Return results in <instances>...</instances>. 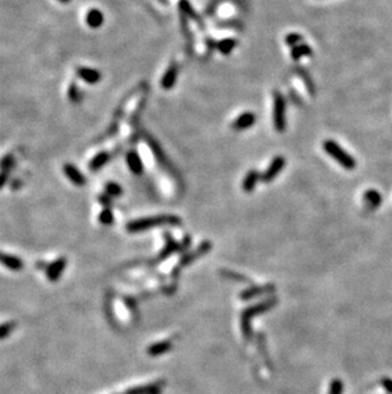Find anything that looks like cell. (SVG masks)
<instances>
[{"mask_svg": "<svg viewBox=\"0 0 392 394\" xmlns=\"http://www.w3.org/2000/svg\"><path fill=\"white\" fill-rule=\"evenodd\" d=\"M180 9H181V12L185 14V16H187L188 18H192L194 20L201 23L200 17L196 14V12H195L194 8L191 7V4L188 3L187 0H181V1H180Z\"/></svg>", "mask_w": 392, "mask_h": 394, "instance_id": "obj_19", "label": "cell"}, {"mask_svg": "<svg viewBox=\"0 0 392 394\" xmlns=\"http://www.w3.org/2000/svg\"><path fill=\"white\" fill-rule=\"evenodd\" d=\"M76 76L86 83H89V84H97L102 78V74L99 73V70L88 68V66L76 68Z\"/></svg>", "mask_w": 392, "mask_h": 394, "instance_id": "obj_7", "label": "cell"}, {"mask_svg": "<svg viewBox=\"0 0 392 394\" xmlns=\"http://www.w3.org/2000/svg\"><path fill=\"white\" fill-rule=\"evenodd\" d=\"M302 40H303V36L299 35V33H289V35L285 36V43L293 47L297 46V45H299Z\"/></svg>", "mask_w": 392, "mask_h": 394, "instance_id": "obj_26", "label": "cell"}, {"mask_svg": "<svg viewBox=\"0 0 392 394\" xmlns=\"http://www.w3.org/2000/svg\"><path fill=\"white\" fill-rule=\"evenodd\" d=\"M343 392V383L340 380H335L331 384V391H330V394H341Z\"/></svg>", "mask_w": 392, "mask_h": 394, "instance_id": "obj_27", "label": "cell"}, {"mask_svg": "<svg viewBox=\"0 0 392 394\" xmlns=\"http://www.w3.org/2000/svg\"><path fill=\"white\" fill-rule=\"evenodd\" d=\"M181 223V219L177 216H155V217H147V218L134 219L129 222L126 230L129 232H139L144 230L159 227V226H177Z\"/></svg>", "mask_w": 392, "mask_h": 394, "instance_id": "obj_1", "label": "cell"}, {"mask_svg": "<svg viewBox=\"0 0 392 394\" xmlns=\"http://www.w3.org/2000/svg\"><path fill=\"white\" fill-rule=\"evenodd\" d=\"M285 166V158L281 156H278L271 161V163L269 165V167L266 169L262 175H261V180L264 182H270L271 180H274L281 173V170L284 169Z\"/></svg>", "mask_w": 392, "mask_h": 394, "instance_id": "obj_5", "label": "cell"}, {"mask_svg": "<svg viewBox=\"0 0 392 394\" xmlns=\"http://www.w3.org/2000/svg\"><path fill=\"white\" fill-rule=\"evenodd\" d=\"M382 384H383V387L387 389V391L391 392L392 393V380H390V379H383Z\"/></svg>", "mask_w": 392, "mask_h": 394, "instance_id": "obj_30", "label": "cell"}, {"mask_svg": "<svg viewBox=\"0 0 392 394\" xmlns=\"http://www.w3.org/2000/svg\"><path fill=\"white\" fill-rule=\"evenodd\" d=\"M63 171L65 174V176L68 179L72 181V184H74L75 186H83L86 185L87 182V177L80 173V170L78 167H75L72 163H65L63 166Z\"/></svg>", "mask_w": 392, "mask_h": 394, "instance_id": "obj_6", "label": "cell"}, {"mask_svg": "<svg viewBox=\"0 0 392 394\" xmlns=\"http://www.w3.org/2000/svg\"><path fill=\"white\" fill-rule=\"evenodd\" d=\"M274 126L277 132L283 133L287 126L285 120V99L280 92L274 93V109H273Z\"/></svg>", "mask_w": 392, "mask_h": 394, "instance_id": "obj_3", "label": "cell"}, {"mask_svg": "<svg viewBox=\"0 0 392 394\" xmlns=\"http://www.w3.org/2000/svg\"><path fill=\"white\" fill-rule=\"evenodd\" d=\"M255 123H256V115L254 113H251V111H247V113H243L234 120L233 124H232V128L234 130H237V132H242V130H246L251 126H254Z\"/></svg>", "mask_w": 392, "mask_h": 394, "instance_id": "obj_8", "label": "cell"}, {"mask_svg": "<svg viewBox=\"0 0 392 394\" xmlns=\"http://www.w3.org/2000/svg\"><path fill=\"white\" fill-rule=\"evenodd\" d=\"M177 76H178V68L177 65L172 64L167 70L166 73L163 74L161 80V86L165 88V90H171L172 87L175 86L176 80H177Z\"/></svg>", "mask_w": 392, "mask_h": 394, "instance_id": "obj_11", "label": "cell"}, {"mask_svg": "<svg viewBox=\"0 0 392 394\" xmlns=\"http://www.w3.org/2000/svg\"><path fill=\"white\" fill-rule=\"evenodd\" d=\"M162 392V385L158 383L150 385H144V387L131 388L129 389L125 394H159Z\"/></svg>", "mask_w": 392, "mask_h": 394, "instance_id": "obj_15", "label": "cell"}, {"mask_svg": "<svg viewBox=\"0 0 392 394\" xmlns=\"http://www.w3.org/2000/svg\"><path fill=\"white\" fill-rule=\"evenodd\" d=\"M290 55H292L293 60H299L303 57H311L312 55V47L306 45V43H299V45L293 47V50L290 51Z\"/></svg>", "mask_w": 392, "mask_h": 394, "instance_id": "obj_16", "label": "cell"}, {"mask_svg": "<svg viewBox=\"0 0 392 394\" xmlns=\"http://www.w3.org/2000/svg\"><path fill=\"white\" fill-rule=\"evenodd\" d=\"M364 200H366V203L368 204V207H371L372 209L377 208V207L381 204V202H382V196H381L377 190L369 189L367 190L366 194H364Z\"/></svg>", "mask_w": 392, "mask_h": 394, "instance_id": "obj_17", "label": "cell"}, {"mask_svg": "<svg viewBox=\"0 0 392 394\" xmlns=\"http://www.w3.org/2000/svg\"><path fill=\"white\" fill-rule=\"evenodd\" d=\"M8 180H9V173H3V171H0V189L7 185Z\"/></svg>", "mask_w": 392, "mask_h": 394, "instance_id": "obj_29", "label": "cell"}, {"mask_svg": "<svg viewBox=\"0 0 392 394\" xmlns=\"http://www.w3.org/2000/svg\"><path fill=\"white\" fill-rule=\"evenodd\" d=\"M169 348H171V343H169V342H162V343L153 345L152 347L149 348L148 352H149V355L155 356V355H161V354H163V352H167Z\"/></svg>", "mask_w": 392, "mask_h": 394, "instance_id": "obj_25", "label": "cell"}, {"mask_svg": "<svg viewBox=\"0 0 392 394\" xmlns=\"http://www.w3.org/2000/svg\"><path fill=\"white\" fill-rule=\"evenodd\" d=\"M68 97L72 101V103H80L82 102V92H80L79 87L76 83H72L68 90Z\"/></svg>", "mask_w": 392, "mask_h": 394, "instance_id": "obj_20", "label": "cell"}, {"mask_svg": "<svg viewBox=\"0 0 392 394\" xmlns=\"http://www.w3.org/2000/svg\"><path fill=\"white\" fill-rule=\"evenodd\" d=\"M105 192L107 196L113 197V198H119L122 196V188L115 181H109L105 185Z\"/></svg>", "mask_w": 392, "mask_h": 394, "instance_id": "obj_21", "label": "cell"}, {"mask_svg": "<svg viewBox=\"0 0 392 394\" xmlns=\"http://www.w3.org/2000/svg\"><path fill=\"white\" fill-rule=\"evenodd\" d=\"M110 158H111V156H110V153L106 152V151L97 153L96 156L93 157V158L91 159V162H89V170H91V171H98V170L102 169L103 166L107 165Z\"/></svg>", "mask_w": 392, "mask_h": 394, "instance_id": "obj_12", "label": "cell"}, {"mask_svg": "<svg viewBox=\"0 0 392 394\" xmlns=\"http://www.w3.org/2000/svg\"><path fill=\"white\" fill-rule=\"evenodd\" d=\"M323 149H325V152H326L329 156L333 157L340 166H343L344 169L346 170L355 169L356 162L355 159H354V157L346 152L343 147H340L335 140L333 139L325 140V142H323Z\"/></svg>", "mask_w": 392, "mask_h": 394, "instance_id": "obj_2", "label": "cell"}, {"mask_svg": "<svg viewBox=\"0 0 392 394\" xmlns=\"http://www.w3.org/2000/svg\"><path fill=\"white\" fill-rule=\"evenodd\" d=\"M126 162H128L130 171L134 175H142L143 171H144V166H143L142 158L135 151H129L126 153Z\"/></svg>", "mask_w": 392, "mask_h": 394, "instance_id": "obj_10", "label": "cell"}, {"mask_svg": "<svg viewBox=\"0 0 392 394\" xmlns=\"http://www.w3.org/2000/svg\"><path fill=\"white\" fill-rule=\"evenodd\" d=\"M66 263H68V260L64 256H60L59 259H56L53 263H50L46 268H45L46 269L47 279L51 282L57 281L61 277V275H63V272L65 271Z\"/></svg>", "mask_w": 392, "mask_h": 394, "instance_id": "obj_4", "label": "cell"}, {"mask_svg": "<svg viewBox=\"0 0 392 394\" xmlns=\"http://www.w3.org/2000/svg\"><path fill=\"white\" fill-rule=\"evenodd\" d=\"M16 328H17L16 321H8V323L0 324V341L9 337V335H12V332L16 331Z\"/></svg>", "mask_w": 392, "mask_h": 394, "instance_id": "obj_23", "label": "cell"}, {"mask_svg": "<svg viewBox=\"0 0 392 394\" xmlns=\"http://www.w3.org/2000/svg\"><path fill=\"white\" fill-rule=\"evenodd\" d=\"M60 3H63V4H68V3H70V1H72V0H59Z\"/></svg>", "mask_w": 392, "mask_h": 394, "instance_id": "obj_31", "label": "cell"}, {"mask_svg": "<svg viewBox=\"0 0 392 394\" xmlns=\"http://www.w3.org/2000/svg\"><path fill=\"white\" fill-rule=\"evenodd\" d=\"M87 24L92 28H98L103 24V20H105V16L101 10L98 9H91L87 13L86 17Z\"/></svg>", "mask_w": 392, "mask_h": 394, "instance_id": "obj_13", "label": "cell"}, {"mask_svg": "<svg viewBox=\"0 0 392 394\" xmlns=\"http://www.w3.org/2000/svg\"><path fill=\"white\" fill-rule=\"evenodd\" d=\"M237 40H234V39H223L217 43V49L223 55H229L234 47L237 46Z\"/></svg>", "mask_w": 392, "mask_h": 394, "instance_id": "obj_18", "label": "cell"}, {"mask_svg": "<svg viewBox=\"0 0 392 394\" xmlns=\"http://www.w3.org/2000/svg\"><path fill=\"white\" fill-rule=\"evenodd\" d=\"M98 219H99V222L102 223V225L111 226L112 223H113V219H115V217H113V213H112L111 208H103L102 212L99 213Z\"/></svg>", "mask_w": 392, "mask_h": 394, "instance_id": "obj_24", "label": "cell"}, {"mask_svg": "<svg viewBox=\"0 0 392 394\" xmlns=\"http://www.w3.org/2000/svg\"><path fill=\"white\" fill-rule=\"evenodd\" d=\"M98 200H99V203H101V204L103 205V207H105V208H110V207H111V198H110V196H107V194H102V196H99L98 197Z\"/></svg>", "mask_w": 392, "mask_h": 394, "instance_id": "obj_28", "label": "cell"}, {"mask_svg": "<svg viewBox=\"0 0 392 394\" xmlns=\"http://www.w3.org/2000/svg\"><path fill=\"white\" fill-rule=\"evenodd\" d=\"M16 166V158L13 155H7L0 159V171L3 173H10V170Z\"/></svg>", "mask_w": 392, "mask_h": 394, "instance_id": "obj_22", "label": "cell"}, {"mask_svg": "<svg viewBox=\"0 0 392 394\" xmlns=\"http://www.w3.org/2000/svg\"><path fill=\"white\" fill-rule=\"evenodd\" d=\"M261 176L260 174H259V171H256V170H250L247 174H246V176H244L243 179V182H242V188H243L244 192H252V190L255 189V186H256L257 181H259V179H260Z\"/></svg>", "mask_w": 392, "mask_h": 394, "instance_id": "obj_14", "label": "cell"}, {"mask_svg": "<svg viewBox=\"0 0 392 394\" xmlns=\"http://www.w3.org/2000/svg\"><path fill=\"white\" fill-rule=\"evenodd\" d=\"M0 263H1V265H4L5 268L9 269V271L14 272L22 271L24 267L22 259L16 256V255H10L3 252H0Z\"/></svg>", "mask_w": 392, "mask_h": 394, "instance_id": "obj_9", "label": "cell"}]
</instances>
